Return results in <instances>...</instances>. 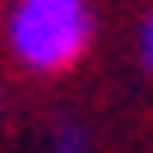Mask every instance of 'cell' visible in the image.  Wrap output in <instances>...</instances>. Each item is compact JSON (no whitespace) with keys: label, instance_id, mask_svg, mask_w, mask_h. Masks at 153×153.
<instances>
[{"label":"cell","instance_id":"obj_1","mask_svg":"<svg viewBox=\"0 0 153 153\" xmlns=\"http://www.w3.org/2000/svg\"><path fill=\"white\" fill-rule=\"evenodd\" d=\"M5 37L14 60L33 74H60L93 42V10L88 0H14Z\"/></svg>","mask_w":153,"mask_h":153},{"label":"cell","instance_id":"obj_2","mask_svg":"<svg viewBox=\"0 0 153 153\" xmlns=\"http://www.w3.org/2000/svg\"><path fill=\"white\" fill-rule=\"evenodd\" d=\"M51 153H88V130L74 116H56L51 125Z\"/></svg>","mask_w":153,"mask_h":153},{"label":"cell","instance_id":"obj_3","mask_svg":"<svg viewBox=\"0 0 153 153\" xmlns=\"http://www.w3.org/2000/svg\"><path fill=\"white\" fill-rule=\"evenodd\" d=\"M139 60H144V70L153 74V10L144 14V23H139Z\"/></svg>","mask_w":153,"mask_h":153}]
</instances>
